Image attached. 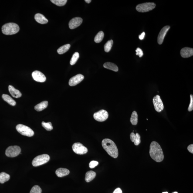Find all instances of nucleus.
<instances>
[{
  "mask_svg": "<svg viewBox=\"0 0 193 193\" xmlns=\"http://www.w3.org/2000/svg\"><path fill=\"white\" fill-rule=\"evenodd\" d=\"M190 102L188 106V110L189 112L192 111L193 110V96L190 95Z\"/></svg>",
  "mask_w": 193,
  "mask_h": 193,
  "instance_id": "473e14b6",
  "label": "nucleus"
},
{
  "mask_svg": "<svg viewBox=\"0 0 193 193\" xmlns=\"http://www.w3.org/2000/svg\"><path fill=\"white\" fill-rule=\"evenodd\" d=\"M104 33L102 31H100L95 36L94 39L95 42L96 43H99L101 42L104 38Z\"/></svg>",
  "mask_w": 193,
  "mask_h": 193,
  "instance_id": "bb28decb",
  "label": "nucleus"
},
{
  "mask_svg": "<svg viewBox=\"0 0 193 193\" xmlns=\"http://www.w3.org/2000/svg\"><path fill=\"white\" fill-rule=\"evenodd\" d=\"M170 28V26L167 25V26L164 27L160 31L158 35V39H157V42L159 45H161L163 43L164 37H165L166 34H167Z\"/></svg>",
  "mask_w": 193,
  "mask_h": 193,
  "instance_id": "ddd939ff",
  "label": "nucleus"
},
{
  "mask_svg": "<svg viewBox=\"0 0 193 193\" xmlns=\"http://www.w3.org/2000/svg\"><path fill=\"white\" fill-rule=\"evenodd\" d=\"M2 30L3 33L5 35H11L17 33L19 31V27L16 23H9L4 25Z\"/></svg>",
  "mask_w": 193,
  "mask_h": 193,
  "instance_id": "7ed1b4c3",
  "label": "nucleus"
},
{
  "mask_svg": "<svg viewBox=\"0 0 193 193\" xmlns=\"http://www.w3.org/2000/svg\"><path fill=\"white\" fill-rule=\"evenodd\" d=\"M98 164V162L97 161H91L89 164V167L91 168H95V167Z\"/></svg>",
  "mask_w": 193,
  "mask_h": 193,
  "instance_id": "f704fd0d",
  "label": "nucleus"
},
{
  "mask_svg": "<svg viewBox=\"0 0 193 193\" xmlns=\"http://www.w3.org/2000/svg\"><path fill=\"white\" fill-rule=\"evenodd\" d=\"M102 144L103 148L110 156L115 158L118 157V150L113 140L110 139H104L102 141Z\"/></svg>",
  "mask_w": 193,
  "mask_h": 193,
  "instance_id": "f03ea898",
  "label": "nucleus"
},
{
  "mask_svg": "<svg viewBox=\"0 0 193 193\" xmlns=\"http://www.w3.org/2000/svg\"><path fill=\"white\" fill-rule=\"evenodd\" d=\"M2 98L5 101H6L11 106H15L16 104V102L8 95H3Z\"/></svg>",
  "mask_w": 193,
  "mask_h": 193,
  "instance_id": "4be33fe9",
  "label": "nucleus"
},
{
  "mask_svg": "<svg viewBox=\"0 0 193 193\" xmlns=\"http://www.w3.org/2000/svg\"><path fill=\"white\" fill-rule=\"evenodd\" d=\"M35 18L37 22L42 25L47 24L48 22V19L42 14H36L35 15Z\"/></svg>",
  "mask_w": 193,
  "mask_h": 193,
  "instance_id": "a211bd4d",
  "label": "nucleus"
},
{
  "mask_svg": "<svg viewBox=\"0 0 193 193\" xmlns=\"http://www.w3.org/2000/svg\"><path fill=\"white\" fill-rule=\"evenodd\" d=\"M32 76L34 80L37 82H44L46 81V78L45 75L39 71H35L33 72Z\"/></svg>",
  "mask_w": 193,
  "mask_h": 193,
  "instance_id": "f8f14e48",
  "label": "nucleus"
},
{
  "mask_svg": "<svg viewBox=\"0 0 193 193\" xmlns=\"http://www.w3.org/2000/svg\"><path fill=\"white\" fill-rule=\"evenodd\" d=\"M187 150L192 154H193V144H191L188 146L187 147Z\"/></svg>",
  "mask_w": 193,
  "mask_h": 193,
  "instance_id": "c9c22d12",
  "label": "nucleus"
},
{
  "mask_svg": "<svg viewBox=\"0 0 193 193\" xmlns=\"http://www.w3.org/2000/svg\"><path fill=\"white\" fill-rule=\"evenodd\" d=\"M153 103L154 109L158 112H160L164 110V104L159 95H157L154 96L153 99Z\"/></svg>",
  "mask_w": 193,
  "mask_h": 193,
  "instance_id": "1a4fd4ad",
  "label": "nucleus"
},
{
  "mask_svg": "<svg viewBox=\"0 0 193 193\" xmlns=\"http://www.w3.org/2000/svg\"><path fill=\"white\" fill-rule=\"evenodd\" d=\"M85 1L87 3H90L92 1H91V0H85Z\"/></svg>",
  "mask_w": 193,
  "mask_h": 193,
  "instance_id": "58836bf2",
  "label": "nucleus"
},
{
  "mask_svg": "<svg viewBox=\"0 0 193 193\" xmlns=\"http://www.w3.org/2000/svg\"><path fill=\"white\" fill-rule=\"evenodd\" d=\"M8 90L11 95L14 97L19 98L22 96V93L19 91L15 89L14 87L11 85H9L8 87Z\"/></svg>",
  "mask_w": 193,
  "mask_h": 193,
  "instance_id": "dca6fc26",
  "label": "nucleus"
},
{
  "mask_svg": "<svg viewBox=\"0 0 193 193\" xmlns=\"http://www.w3.org/2000/svg\"><path fill=\"white\" fill-rule=\"evenodd\" d=\"M42 124L43 127L48 131H51L53 129V126L51 122L45 123V122H42Z\"/></svg>",
  "mask_w": 193,
  "mask_h": 193,
  "instance_id": "7c9ffc66",
  "label": "nucleus"
},
{
  "mask_svg": "<svg viewBox=\"0 0 193 193\" xmlns=\"http://www.w3.org/2000/svg\"><path fill=\"white\" fill-rule=\"evenodd\" d=\"M50 160V157L48 154H43L37 156L34 158L32 162V165L35 167L42 165L48 162Z\"/></svg>",
  "mask_w": 193,
  "mask_h": 193,
  "instance_id": "20e7f679",
  "label": "nucleus"
},
{
  "mask_svg": "<svg viewBox=\"0 0 193 193\" xmlns=\"http://www.w3.org/2000/svg\"><path fill=\"white\" fill-rule=\"evenodd\" d=\"M113 193H122L121 189L120 188H118L115 190Z\"/></svg>",
  "mask_w": 193,
  "mask_h": 193,
  "instance_id": "e433bc0d",
  "label": "nucleus"
},
{
  "mask_svg": "<svg viewBox=\"0 0 193 193\" xmlns=\"http://www.w3.org/2000/svg\"><path fill=\"white\" fill-rule=\"evenodd\" d=\"M138 116L137 112L136 111L133 112L130 118V122L133 125H136L138 123Z\"/></svg>",
  "mask_w": 193,
  "mask_h": 193,
  "instance_id": "a878e982",
  "label": "nucleus"
},
{
  "mask_svg": "<svg viewBox=\"0 0 193 193\" xmlns=\"http://www.w3.org/2000/svg\"><path fill=\"white\" fill-rule=\"evenodd\" d=\"M10 178V176L9 174L5 172L0 173V183L4 184L5 182L8 181Z\"/></svg>",
  "mask_w": 193,
  "mask_h": 193,
  "instance_id": "393cba45",
  "label": "nucleus"
},
{
  "mask_svg": "<svg viewBox=\"0 0 193 193\" xmlns=\"http://www.w3.org/2000/svg\"><path fill=\"white\" fill-rule=\"evenodd\" d=\"M173 193H178L177 192H173Z\"/></svg>",
  "mask_w": 193,
  "mask_h": 193,
  "instance_id": "a19ab883",
  "label": "nucleus"
},
{
  "mask_svg": "<svg viewBox=\"0 0 193 193\" xmlns=\"http://www.w3.org/2000/svg\"><path fill=\"white\" fill-rule=\"evenodd\" d=\"M21 152V149L18 146H10L7 148L5 154L8 157H14L19 155Z\"/></svg>",
  "mask_w": 193,
  "mask_h": 193,
  "instance_id": "0eeeda50",
  "label": "nucleus"
},
{
  "mask_svg": "<svg viewBox=\"0 0 193 193\" xmlns=\"http://www.w3.org/2000/svg\"><path fill=\"white\" fill-rule=\"evenodd\" d=\"M150 154L152 159L157 162L163 161L164 156L161 146L157 142L153 141L150 145Z\"/></svg>",
  "mask_w": 193,
  "mask_h": 193,
  "instance_id": "f257e3e1",
  "label": "nucleus"
},
{
  "mask_svg": "<svg viewBox=\"0 0 193 193\" xmlns=\"http://www.w3.org/2000/svg\"><path fill=\"white\" fill-rule=\"evenodd\" d=\"M73 151L78 154H83L88 152L87 148L79 142L75 143L72 146Z\"/></svg>",
  "mask_w": 193,
  "mask_h": 193,
  "instance_id": "9d476101",
  "label": "nucleus"
},
{
  "mask_svg": "<svg viewBox=\"0 0 193 193\" xmlns=\"http://www.w3.org/2000/svg\"><path fill=\"white\" fill-rule=\"evenodd\" d=\"M130 137L132 142H134L136 146L140 144L141 141L140 136L139 133H137L135 134L134 133L132 132L130 133Z\"/></svg>",
  "mask_w": 193,
  "mask_h": 193,
  "instance_id": "f3484780",
  "label": "nucleus"
},
{
  "mask_svg": "<svg viewBox=\"0 0 193 193\" xmlns=\"http://www.w3.org/2000/svg\"><path fill=\"white\" fill-rule=\"evenodd\" d=\"M136 55L138 56L139 57H141L143 55V53L142 50L140 48H137L136 49Z\"/></svg>",
  "mask_w": 193,
  "mask_h": 193,
  "instance_id": "72a5a7b5",
  "label": "nucleus"
},
{
  "mask_svg": "<svg viewBox=\"0 0 193 193\" xmlns=\"http://www.w3.org/2000/svg\"><path fill=\"white\" fill-rule=\"evenodd\" d=\"M96 173L93 171H90L87 172L85 177V180L87 182H90L96 176Z\"/></svg>",
  "mask_w": 193,
  "mask_h": 193,
  "instance_id": "5701e85b",
  "label": "nucleus"
},
{
  "mask_svg": "<svg viewBox=\"0 0 193 193\" xmlns=\"http://www.w3.org/2000/svg\"><path fill=\"white\" fill-rule=\"evenodd\" d=\"M145 35V32H142V33L141 35H139V39L141 40H143V39H144Z\"/></svg>",
  "mask_w": 193,
  "mask_h": 193,
  "instance_id": "4c0bfd02",
  "label": "nucleus"
},
{
  "mask_svg": "<svg viewBox=\"0 0 193 193\" xmlns=\"http://www.w3.org/2000/svg\"><path fill=\"white\" fill-rule=\"evenodd\" d=\"M71 47L70 44H66L63 45L58 49L57 52L59 54L62 55L68 51Z\"/></svg>",
  "mask_w": 193,
  "mask_h": 193,
  "instance_id": "b1692460",
  "label": "nucleus"
},
{
  "mask_svg": "<svg viewBox=\"0 0 193 193\" xmlns=\"http://www.w3.org/2000/svg\"><path fill=\"white\" fill-rule=\"evenodd\" d=\"M48 106V101H44L36 105L35 107V109L37 111H41L46 108Z\"/></svg>",
  "mask_w": 193,
  "mask_h": 193,
  "instance_id": "412c9836",
  "label": "nucleus"
},
{
  "mask_svg": "<svg viewBox=\"0 0 193 193\" xmlns=\"http://www.w3.org/2000/svg\"><path fill=\"white\" fill-rule=\"evenodd\" d=\"M156 5L154 3H146L138 5L136 7V9L138 12H148L154 9Z\"/></svg>",
  "mask_w": 193,
  "mask_h": 193,
  "instance_id": "423d86ee",
  "label": "nucleus"
},
{
  "mask_svg": "<svg viewBox=\"0 0 193 193\" xmlns=\"http://www.w3.org/2000/svg\"><path fill=\"white\" fill-rule=\"evenodd\" d=\"M182 57L187 58L192 56L193 55V48L189 47H184L181 49L180 51Z\"/></svg>",
  "mask_w": 193,
  "mask_h": 193,
  "instance_id": "2eb2a0df",
  "label": "nucleus"
},
{
  "mask_svg": "<svg viewBox=\"0 0 193 193\" xmlns=\"http://www.w3.org/2000/svg\"><path fill=\"white\" fill-rule=\"evenodd\" d=\"M84 79V76L81 74H78L73 76L69 79V85L71 86H74L80 83Z\"/></svg>",
  "mask_w": 193,
  "mask_h": 193,
  "instance_id": "9b49d317",
  "label": "nucleus"
},
{
  "mask_svg": "<svg viewBox=\"0 0 193 193\" xmlns=\"http://www.w3.org/2000/svg\"><path fill=\"white\" fill-rule=\"evenodd\" d=\"M103 67L106 69H110L113 71L118 72V68L117 65L111 62H106L103 65Z\"/></svg>",
  "mask_w": 193,
  "mask_h": 193,
  "instance_id": "aec40b11",
  "label": "nucleus"
},
{
  "mask_svg": "<svg viewBox=\"0 0 193 193\" xmlns=\"http://www.w3.org/2000/svg\"><path fill=\"white\" fill-rule=\"evenodd\" d=\"M42 190L39 186L35 185L32 187L30 193H41Z\"/></svg>",
  "mask_w": 193,
  "mask_h": 193,
  "instance_id": "2f4dec72",
  "label": "nucleus"
},
{
  "mask_svg": "<svg viewBox=\"0 0 193 193\" xmlns=\"http://www.w3.org/2000/svg\"><path fill=\"white\" fill-rule=\"evenodd\" d=\"M83 19L80 17H76L73 18L69 21V28L71 29H74L79 27L82 23Z\"/></svg>",
  "mask_w": 193,
  "mask_h": 193,
  "instance_id": "4468645a",
  "label": "nucleus"
},
{
  "mask_svg": "<svg viewBox=\"0 0 193 193\" xmlns=\"http://www.w3.org/2000/svg\"><path fill=\"white\" fill-rule=\"evenodd\" d=\"M70 172L67 169L60 168H58L56 171L57 176L59 177H62L68 175Z\"/></svg>",
  "mask_w": 193,
  "mask_h": 193,
  "instance_id": "6ab92c4d",
  "label": "nucleus"
},
{
  "mask_svg": "<svg viewBox=\"0 0 193 193\" xmlns=\"http://www.w3.org/2000/svg\"><path fill=\"white\" fill-rule=\"evenodd\" d=\"M16 129L18 132L22 135L31 137L33 136L34 132L30 128L25 125L18 124L16 126Z\"/></svg>",
  "mask_w": 193,
  "mask_h": 193,
  "instance_id": "39448f33",
  "label": "nucleus"
},
{
  "mask_svg": "<svg viewBox=\"0 0 193 193\" xmlns=\"http://www.w3.org/2000/svg\"><path fill=\"white\" fill-rule=\"evenodd\" d=\"M51 2L58 6H63L66 5L67 0H51Z\"/></svg>",
  "mask_w": 193,
  "mask_h": 193,
  "instance_id": "c85d7f7f",
  "label": "nucleus"
},
{
  "mask_svg": "<svg viewBox=\"0 0 193 193\" xmlns=\"http://www.w3.org/2000/svg\"><path fill=\"white\" fill-rule=\"evenodd\" d=\"M162 193H168V192H163Z\"/></svg>",
  "mask_w": 193,
  "mask_h": 193,
  "instance_id": "ea45409f",
  "label": "nucleus"
},
{
  "mask_svg": "<svg viewBox=\"0 0 193 193\" xmlns=\"http://www.w3.org/2000/svg\"><path fill=\"white\" fill-rule=\"evenodd\" d=\"M113 42L112 40L109 41L106 43L104 45V51L106 52H108L111 50Z\"/></svg>",
  "mask_w": 193,
  "mask_h": 193,
  "instance_id": "cd10ccee",
  "label": "nucleus"
},
{
  "mask_svg": "<svg viewBox=\"0 0 193 193\" xmlns=\"http://www.w3.org/2000/svg\"><path fill=\"white\" fill-rule=\"evenodd\" d=\"M79 57V54L78 52H75L72 56L70 62V64L73 65L75 64L77 62Z\"/></svg>",
  "mask_w": 193,
  "mask_h": 193,
  "instance_id": "c756f323",
  "label": "nucleus"
},
{
  "mask_svg": "<svg viewBox=\"0 0 193 193\" xmlns=\"http://www.w3.org/2000/svg\"><path fill=\"white\" fill-rule=\"evenodd\" d=\"M108 116V113L106 110H102L95 113L93 114V117L96 121L103 122L107 120Z\"/></svg>",
  "mask_w": 193,
  "mask_h": 193,
  "instance_id": "6e6552de",
  "label": "nucleus"
}]
</instances>
